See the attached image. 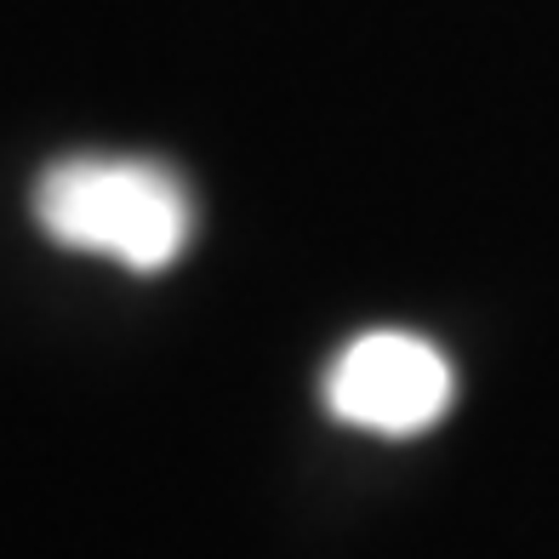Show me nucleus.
<instances>
[{
	"label": "nucleus",
	"mask_w": 559,
	"mask_h": 559,
	"mask_svg": "<svg viewBox=\"0 0 559 559\" xmlns=\"http://www.w3.org/2000/svg\"><path fill=\"white\" fill-rule=\"evenodd\" d=\"M35 223L69 251H92L132 274H160L189 251V183L143 155H69L35 183Z\"/></svg>",
	"instance_id": "f257e3e1"
},
{
	"label": "nucleus",
	"mask_w": 559,
	"mask_h": 559,
	"mask_svg": "<svg viewBox=\"0 0 559 559\" xmlns=\"http://www.w3.org/2000/svg\"><path fill=\"white\" fill-rule=\"evenodd\" d=\"M451 360L417 332H360L325 371L332 417L389 440L435 428L451 412Z\"/></svg>",
	"instance_id": "f03ea898"
}]
</instances>
